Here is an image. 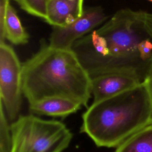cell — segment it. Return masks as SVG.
<instances>
[{"instance_id": "7a4b0ae2", "label": "cell", "mask_w": 152, "mask_h": 152, "mask_svg": "<svg viewBox=\"0 0 152 152\" xmlns=\"http://www.w3.org/2000/svg\"><path fill=\"white\" fill-rule=\"evenodd\" d=\"M22 88L29 103L59 97L87 106L91 77L72 49L52 48L43 42L22 65Z\"/></svg>"}, {"instance_id": "52a82bcc", "label": "cell", "mask_w": 152, "mask_h": 152, "mask_svg": "<svg viewBox=\"0 0 152 152\" xmlns=\"http://www.w3.org/2000/svg\"><path fill=\"white\" fill-rule=\"evenodd\" d=\"M140 84L134 77L121 73H107L91 77L93 103L112 97Z\"/></svg>"}, {"instance_id": "277c9868", "label": "cell", "mask_w": 152, "mask_h": 152, "mask_svg": "<svg viewBox=\"0 0 152 152\" xmlns=\"http://www.w3.org/2000/svg\"><path fill=\"white\" fill-rule=\"evenodd\" d=\"M10 152H62L72 135L62 122L33 115H21L11 124Z\"/></svg>"}, {"instance_id": "8fae6325", "label": "cell", "mask_w": 152, "mask_h": 152, "mask_svg": "<svg viewBox=\"0 0 152 152\" xmlns=\"http://www.w3.org/2000/svg\"><path fill=\"white\" fill-rule=\"evenodd\" d=\"M115 152H152V124L131 136Z\"/></svg>"}, {"instance_id": "ba28073f", "label": "cell", "mask_w": 152, "mask_h": 152, "mask_svg": "<svg viewBox=\"0 0 152 152\" xmlns=\"http://www.w3.org/2000/svg\"><path fill=\"white\" fill-rule=\"evenodd\" d=\"M83 0H48L46 21L53 27L69 24L84 11Z\"/></svg>"}, {"instance_id": "2e32d148", "label": "cell", "mask_w": 152, "mask_h": 152, "mask_svg": "<svg viewBox=\"0 0 152 152\" xmlns=\"http://www.w3.org/2000/svg\"><path fill=\"white\" fill-rule=\"evenodd\" d=\"M148 1H151V2H152V0H148Z\"/></svg>"}, {"instance_id": "9c48e42d", "label": "cell", "mask_w": 152, "mask_h": 152, "mask_svg": "<svg viewBox=\"0 0 152 152\" xmlns=\"http://www.w3.org/2000/svg\"><path fill=\"white\" fill-rule=\"evenodd\" d=\"M82 105L69 99L53 97L29 103V109L37 115L66 117L78 111Z\"/></svg>"}, {"instance_id": "5b68a950", "label": "cell", "mask_w": 152, "mask_h": 152, "mask_svg": "<svg viewBox=\"0 0 152 152\" xmlns=\"http://www.w3.org/2000/svg\"><path fill=\"white\" fill-rule=\"evenodd\" d=\"M22 94V65L12 47L0 43L1 105L11 122L19 116Z\"/></svg>"}, {"instance_id": "5bb4252c", "label": "cell", "mask_w": 152, "mask_h": 152, "mask_svg": "<svg viewBox=\"0 0 152 152\" xmlns=\"http://www.w3.org/2000/svg\"><path fill=\"white\" fill-rule=\"evenodd\" d=\"M10 0H0V43H4L5 36L4 31L5 20Z\"/></svg>"}, {"instance_id": "3957f363", "label": "cell", "mask_w": 152, "mask_h": 152, "mask_svg": "<svg viewBox=\"0 0 152 152\" xmlns=\"http://www.w3.org/2000/svg\"><path fill=\"white\" fill-rule=\"evenodd\" d=\"M152 124V106L145 84L93 103L83 115L81 131L99 147H118Z\"/></svg>"}, {"instance_id": "7c38bea8", "label": "cell", "mask_w": 152, "mask_h": 152, "mask_svg": "<svg viewBox=\"0 0 152 152\" xmlns=\"http://www.w3.org/2000/svg\"><path fill=\"white\" fill-rule=\"evenodd\" d=\"M27 13L46 20L48 0H15Z\"/></svg>"}, {"instance_id": "30bf717a", "label": "cell", "mask_w": 152, "mask_h": 152, "mask_svg": "<svg viewBox=\"0 0 152 152\" xmlns=\"http://www.w3.org/2000/svg\"><path fill=\"white\" fill-rule=\"evenodd\" d=\"M4 31L5 39L12 44L24 45L28 41V34L23 27L16 11L10 4L7 11Z\"/></svg>"}, {"instance_id": "9a60e30c", "label": "cell", "mask_w": 152, "mask_h": 152, "mask_svg": "<svg viewBox=\"0 0 152 152\" xmlns=\"http://www.w3.org/2000/svg\"><path fill=\"white\" fill-rule=\"evenodd\" d=\"M145 84L147 90L148 91L151 103V106H152V74L150 76V77L144 83Z\"/></svg>"}, {"instance_id": "4fadbf2b", "label": "cell", "mask_w": 152, "mask_h": 152, "mask_svg": "<svg viewBox=\"0 0 152 152\" xmlns=\"http://www.w3.org/2000/svg\"><path fill=\"white\" fill-rule=\"evenodd\" d=\"M1 105L0 109V152H10L11 147V125Z\"/></svg>"}, {"instance_id": "8992f818", "label": "cell", "mask_w": 152, "mask_h": 152, "mask_svg": "<svg viewBox=\"0 0 152 152\" xmlns=\"http://www.w3.org/2000/svg\"><path fill=\"white\" fill-rule=\"evenodd\" d=\"M107 18L101 7H89L69 24L63 27H53L48 45L55 48L71 49L77 40L94 30Z\"/></svg>"}, {"instance_id": "6da1fadb", "label": "cell", "mask_w": 152, "mask_h": 152, "mask_svg": "<svg viewBox=\"0 0 152 152\" xmlns=\"http://www.w3.org/2000/svg\"><path fill=\"white\" fill-rule=\"evenodd\" d=\"M71 49L91 78L121 73L143 84L152 74V14L120 10Z\"/></svg>"}]
</instances>
